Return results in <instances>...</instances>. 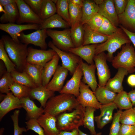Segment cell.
Instances as JSON below:
<instances>
[{"instance_id":"6da1fadb","label":"cell","mask_w":135,"mask_h":135,"mask_svg":"<svg viewBox=\"0 0 135 135\" xmlns=\"http://www.w3.org/2000/svg\"><path fill=\"white\" fill-rule=\"evenodd\" d=\"M80 104L74 95L60 94L49 99L44 108V113H48L56 117L62 113L72 111Z\"/></svg>"},{"instance_id":"7a4b0ae2","label":"cell","mask_w":135,"mask_h":135,"mask_svg":"<svg viewBox=\"0 0 135 135\" xmlns=\"http://www.w3.org/2000/svg\"><path fill=\"white\" fill-rule=\"evenodd\" d=\"M2 39L6 50L10 60L16 68L19 70H23L26 62L28 45L16 42L11 37L6 35L3 36Z\"/></svg>"},{"instance_id":"3957f363","label":"cell","mask_w":135,"mask_h":135,"mask_svg":"<svg viewBox=\"0 0 135 135\" xmlns=\"http://www.w3.org/2000/svg\"><path fill=\"white\" fill-rule=\"evenodd\" d=\"M131 42L123 30L120 27L118 28L116 32L110 36L106 41L98 44L96 49L95 55L107 51V60L112 62L114 58L113 53L124 45Z\"/></svg>"},{"instance_id":"277c9868","label":"cell","mask_w":135,"mask_h":135,"mask_svg":"<svg viewBox=\"0 0 135 135\" xmlns=\"http://www.w3.org/2000/svg\"><path fill=\"white\" fill-rule=\"evenodd\" d=\"M85 108L80 104L72 111L62 113L56 117L58 129L71 131L83 126Z\"/></svg>"},{"instance_id":"5b68a950","label":"cell","mask_w":135,"mask_h":135,"mask_svg":"<svg viewBox=\"0 0 135 135\" xmlns=\"http://www.w3.org/2000/svg\"><path fill=\"white\" fill-rule=\"evenodd\" d=\"M130 43H128L123 45L120 52L118 53L112 62V66L114 68H124L130 74L135 71L134 48Z\"/></svg>"},{"instance_id":"8992f818","label":"cell","mask_w":135,"mask_h":135,"mask_svg":"<svg viewBox=\"0 0 135 135\" xmlns=\"http://www.w3.org/2000/svg\"><path fill=\"white\" fill-rule=\"evenodd\" d=\"M46 32L54 44L61 50L68 52L70 49L75 47L71 38L70 29L61 31L48 29Z\"/></svg>"},{"instance_id":"52a82bcc","label":"cell","mask_w":135,"mask_h":135,"mask_svg":"<svg viewBox=\"0 0 135 135\" xmlns=\"http://www.w3.org/2000/svg\"><path fill=\"white\" fill-rule=\"evenodd\" d=\"M48 46L58 55L62 61V66L67 69L70 74L72 75L82 58L70 52L61 50L56 47L51 41L49 42Z\"/></svg>"},{"instance_id":"ba28073f","label":"cell","mask_w":135,"mask_h":135,"mask_svg":"<svg viewBox=\"0 0 135 135\" xmlns=\"http://www.w3.org/2000/svg\"><path fill=\"white\" fill-rule=\"evenodd\" d=\"M19 13V17L16 22L20 24L24 23L40 24L43 20L23 0H16Z\"/></svg>"},{"instance_id":"9c48e42d","label":"cell","mask_w":135,"mask_h":135,"mask_svg":"<svg viewBox=\"0 0 135 135\" xmlns=\"http://www.w3.org/2000/svg\"><path fill=\"white\" fill-rule=\"evenodd\" d=\"M107 58V54L104 52L95 55L94 57L93 60L97 70L98 86H105L110 78V72L106 62Z\"/></svg>"},{"instance_id":"30bf717a","label":"cell","mask_w":135,"mask_h":135,"mask_svg":"<svg viewBox=\"0 0 135 135\" xmlns=\"http://www.w3.org/2000/svg\"><path fill=\"white\" fill-rule=\"evenodd\" d=\"M26 62L30 64L43 66L51 60L56 52L52 49L48 50H39L31 47L28 48Z\"/></svg>"},{"instance_id":"8fae6325","label":"cell","mask_w":135,"mask_h":135,"mask_svg":"<svg viewBox=\"0 0 135 135\" xmlns=\"http://www.w3.org/2000/svg\"><path fill=\"white\" fill-rule=\"evenodd\" d=\"M118 16L119 25L135 33V0H128L125 10Z\"/></svg>"},{"instance_id":"7c38bea8","label":"cell","mask_w":135,"mask_h":135,"mask_svg":"<svg viewBox=\"0 0 135 135\" xmlns=\"http://www.w3.org/2000/svg\"><path fill=\"white\" fill-rule=\"evenodd\" d=\"M89 87L82 81L80 84V94L76 99L80 104L83 107L90 106L98 109L102 104L98 100L94 92Z\"/></svg>"},{"instance_id":"4fadbf2b","label":"cell","mask_w":135,"mask_h":135,"mask_svg":"<svg viewBox=\"0 0 135 135\" xmlns=\"http://www.w3.org/2000/svg\"><path fill=\"white\" fill-rule=\"evenodd\" d=\"M46 31V29H38L29 34L21 32L19 35L21 41L24 44H32L40 47L42 50H45L48 46L46 41L48 36Z\"/></svg>"},{"instance_id":"5bb4252c","label":"cell","mask_w":135,"mask_h":135,"mask_svg":"<svg viewBox=\"0 0 135 135\" xmlns=\"http://www.w3.org/2000/svg\"><path fill=\"white\" fill-rule=\"evenodd\" d=\"M40 24H16L14 23L0 24V29L8 33L15 42H20L18 38L20 33L22 31L28 30H38Z\"/></svg>"},{"instance_id":"9a60e30c","label":"cell","mask_w":135,"mask_h":135,"mask_svg":"<svg viewBox=\"0 0 135 135\" xmlns=\"http://www.w3.org/2000/svg\"><path fill=\"white\" fill-rule=\"evenodd\" d=\"M82 76V71L79 64L72 77L67 82L60 93L69 94L77 97L80 94V84Z\"/></svg>"},{"instance_id":"2e32d148","label":"cell","mask_w":135,"mask_h":135,"mask_svg":"<svg viewBox=\"0 0 135 135\" xmlns=\"http://www.w3.org/2000/svg\"><path fill=\"white\" fill-rule=\"evenodd\" d=\"M79 64L83 73L82 81L88 85L94 92L98 85L95 74L96 68L95 64H90L84 62L82 59L81 60Z\"/></svg>"},{"instance_id":"e0dca14e","label":"cell","mask_w":135,"mask_h":135,"mask_svg":"<svg viewBox=\"0 0 135 135\" xmlns=\"http://www.w3.org/2000/svg\"><path fill=\"white\" fill-rule=\"evenodd\" d=\"M117 108L114 102L102 104L99 108L100 113V115L94 118L97 128L102 129L112 120L114 110Z\"/></svg>"},{"instance_id":"ac0fdd59","label":"cell","mask_w":135,"mask_h":135,"mask_svg":"<svg viewBox=\"0 0 135 135\" xmlns=\"http://www.w3.org/2000/svg\"><path fill=\"white\" fill-rule=\"evenodd\" d=\"M99 7L98 13L118 28L119 25L118 15L115 10L113 0H103Z\"/></svg>"},{"instance_id":"d6986e66","label":"cell","mask_w":135,"mask_h":135,"mask_svg":"<svg viewBox=\"0 0 135 135\" xmlns=\"http://www.w3.org/2000/svg\"><path fill=\"white\" fill-rule=\"evenodd\" d=\"M68 72L67 69L62 66L58 65L53 77L46 88L50 90L60 93L64 86L63 84Z\"/></svg>"},{"instance_id":"ffe728a7","label":"cell","mask_w":135,"mask_h":135,"mask_svg":"<svg viewBox=\"0 0 135 135\" xmlns=\"http://www.w3.org/2000/svg\"><path fill=\"white\" fill-rule=\"evenodd\" d=\"M37 120L43 129L46 135H57L60 131L56 126V117L45 113Z\"/></svg>"},{"instance_id":"44dd1931","label":"cell","mask_w":135,"mask_h":135,"mask_svg":"<svg viewBox=\"0 0 135 135\" xmlns=\"http://www.w3.org/2000/svg\"><path fill=\"white\" fill-rule=\"evenodd\" d=\"M22 108L20 99L12 92L6 94L0 103V120L10 111Z\"/></svg>"},{"instance_id":"7402d4cb","label":"cell","mask_w":135,"mask_h":135,"mask_svg":"<svg viewBox=\"0 0 135 135\" xmlns=\"http://www.w3.org/2000/svg\"><path fill=\"white\" fill-rule=\"evenodd\" d=\"M98 44L82 46L71 48L68 52L73 53L85 60L90 64H94L93 58Z\"/></svg>"},{"instance_id":"603a6c76","label":"cell","mask_w":135,"mask_h":135,"mask_svg":"<svg viewBox=\"0 0 135 135\" xmlns=\"http://www.w3.org/2000/svg\"><path fill=\"white\" fill-rule=\"evenodd\" d=\"M83 26L84 34L82 46L102 44L106 41L110 36L102 34L92 30L86 24H84Z\"/></svg>"},{"instance_id":"cb8c5ba5","label":"cell","mask_w":135,"mask_h":135,"mask_svg":"<svg viewBox=\"0 0 135 135\" xmlns=\"http://www.w3.org/2000/svg\"><path fill=\"white\" fill-rule=\"evenodd\" d=\"M20 100L22 106L26 112V116L29 119H37L44 113V108L38 107L30 97L22 98Z\"/></svg>"},{"instance_id":"d4e9b609","label":"cell","mask_w":135,"mask_h":135,"mask_svg":"<svg viewBox=\"0 0 135 135\" xmlns=\"http://www.w3.org/2000/svg\"><path fill=\"white\" fill-rule=\"evenodd\" d=\"M118 69L115 76L108 80L105 87L111 91L118 93L123 90V80L125 76L128 73L127 70L124 68H120Z\"/></svg>"},{"instance_id":"484cf974","label":"cell","mask_w":135,"mask_h":135,"mask_svg":"<svg viewBox=\"0 0 135 135\" xmlns=\"http://www.w3.org/2000/svg\"><path fill=\"white\" fill-rule=\"evenodd\" d=\"M60 58L56 53L43 67L42 74V85L46 87L58 66Z\"/></svg>"},{"instance_id":"4316f807","label":"cell","mask_w":135,"mask_h":135,"mask_svg":"<svg viewBox=\"0 0 135 135\" xmlns=\"http://www.w3.org/2000/svg\"><path fill=\"white\" fill-rule=\"evenodd\" d=\"M54 92L42 85L31 88L30 97L38 100L44 108L49 99L54 96Z\"/></svg>"},{"instance_id":"83f0119b","label":"cell","mask_w":135,"mask_h":135,"mask_svg":"<svg viewBox=\"0 0 135 135\" xmlns=\"http://www.w3.org/2000/svg\"><path fill=\"white\" fill-rule=\"evenodd\" d=\"M70 27L68 23L58 14H55L43 21L40 24L39 29H50L53 28H68Z\"/></svg>"},{"instance_id":"f1b7e54d","label":"cell","mask_w":135,"mask_h":135,"mask_svg":"<svg viewBox=\"0 0 135 135\" xmlns=\"http://www.w3.org/2000/svg\"><path fill=\"white\" fill-rule=\"evenodd\" d=\"M43 66L26 62L23 71L26 72L36 87L42 85V74Z\"/></svg>"},{"instance_id":"f546056e","label":"cell","mask_w":135,"mask_h":135,"mask_svg":"<svg viewBox=\"0 0 135 135\" xmlns=\"http://www.w3.org/2000/svg\"><path fill=\"white\" fill-rule=\"evenodd\" d=\"M5 12L0 18L2 24L14 23L17 21L19 17L18 7L16 2L4 7Z\"/></svg>"},{"instance_id":"4dcf8cb0","label":"cell","mask_w":135,"mask_h":135,"mask_svg":"<svg viewBox=\"0 0 135 135\" xmlns=\"http://www.w3.org/2000/svg\"><path fill=\"white\" fill-rule=\"evenodd\" d=\"M82 8V22L84 24L98 12L99 6L94 0H83Z\"/></svg>"},{"instance_id":"1f68e13d","label":"cell","mask_w":135,"mask_h":135,"mask_svg":"<svg viewBox=\"0 0 135 135\" xmlns=\"http://www.w3.org/2000/svg\"><path fill=\"white\" fill-rule=\"evenodd\" d=\"M94 93L98 100L102 104L113 102L117 95L105 86H98Z\"/></svg>"},{"instance_id":"d6a6232c","label":"cell","mask_w":135,"mask_h":135,"mask_svg":"<svg viewBox=\"0 0 135 135\" xmlns=\"http://www.w3.org/2000/svg\"><path fill=\"white\" fill-rule=\"evenodd\" d=\"M69 21V24L70 29H73L82 22V8L76 6L68 0Z\"/></svg>"},{"instance_id":"836d02e7","label":"cell","mask_w":135,"mask_h":135,"mask_svg":"<svg viewBox=\"0 0 135 135\" xmlns=\"http://www.w3.org/2000/svg\"><path fill=\"white\" fill-rule=\"evenodd\" d=\"M96 110L93 107L87 106L85 108L84 112L83 126L85 128L89 130L92 135H95L97 134L94 121V113Z\"/></svg>"},{"instance_id":"e575fe53","label":"cell","mask_w":135,"mask_h":135,"mask_svg":"<svg viewBox=\"0 0 135 135\" xmlns=\"http://www.w3.org/2000/svg\"><path fill=\"white\" fill-rule=\"evenodd\" d=\"M14 82L31 88L36 87L27 73L24 71L20 72L16 70L10 72Z\"/></svg>"},{"instance_id":"d590c367","label":"cell","mask_w":135,"mask_h":135,"mask_svg":"<svg viewBox=\"0 0 135 135\" xmlns=\"http://www.w3.org/2000/svg\"><path fill=\"white\" fill-rule=\"evenodd\" d=\"M56 12V4L52 0H43L39 16L43 21Z\"/></svg>"},{"instance_id":"8d00e7d4","label":"cell","mask_w":135,"mask_h":135,"mask_svg":"<svg viewBox=\"0 0 135 135\" xmlns=\"http://www.w3.org/2000/svg\"><path fill=\"white\" fill-rule=\"evenodd\" d=\"M120 110H127L133 107L127 93L124 90L117 94L113 102Z\"/></svg>"},{"instance_id":"74e56055","label":"cell","mask_w":135,"mask_h":135,"mask_svg":"<svg viewBox=\"0 0 135 135\" xmlns=\"http://www.w3.org/2000/svg\"><path fill=\"white\" fill-rule=\"evenodd\" d=\"M84 24L81 22L73 29H70V36L75 47L82 45L84 34Z\"/></svg>"},{"instance_id":"f35d334b","label":"cell","mask_w":135,"mask_h":135,"mask_svg":"<svg viewBox=\"0 0 135 135\" xmlns=\"http://www.w3.org/2000/svg\"><path fill=\"white\" fill-rule=\"evenodd\" d=\"M31 88L26 86L14 82L10 86V91L15 96L20 99L30 97Z\"/></svg>"},{"instance_id":"ab89813d","label":"cell","mask_w":135,"mask_h":135,"mask_svg":"<svg viewBox=\"0 0 135 135\" xmlns=\"http://www.w3.org/2000/svg\"><path fill=\"white\" fill-rule=\"evenodd\" d=\"M0 59L3 62L8 72L10 73L16 70V67L8 56L2 38L0 40Z\"/></svg>"},{"instance_id":"60d3db41","label":"cell","mask_w":135,"mask_h":135,"mask_svg":"<svg viewBox=\"0 0 135 135\" xmlns=\"http://www.w3.org/2000/svg\"><path fill=\"white\" fill-rule=\"evenodd\" d=\"M56 5L57 14L69 24V14L68 0H58Z\"/></svg>"},{"instance_id":"b9f144b4","label":"cell","mask_w":135,"mask_h":135,"mask_svg":"<svg viewBox=\"0 0 135 135\" xmlns=\"http://www.w3.org/2000/svg\"><path fill=\"white\" fill-rule=\"evenodd\" d=\"M120 121L122 124L135 126V108L132 107L122 111Z\"/></svg>"},{"instance_id":"7bdbcfd3","label":"cell","mask_w":135,"mask_h":135,"mask_svg":"<svg viewBox=\"0 0 135 135\" xmlns=\"http://www.w3.org/2000/svg\"><path fill=\"white\" fill-rule=\"evenodd\" d=\"M14 82L10 73L6 71L2 75L0 80V92L6 94L10 93V86Z\"/></svg>"},{"instance_id":"ee69618b","label":"cell","mask_w":135,"mask_h":135,"mask_svg":"<svg viewBox=\"0 0 135 135\" xmlns=\"http://www.w3.org/2000/svg\"><path fill=\"white\" fill-rule=\"evenodd\" d=\"M118 28L108 19L103 17L102 24L97 32L105 35L111 36L116 32Z\"/></svg>"},{"instance_id":"f6af8a7d","label":"cell","mask_w":135,"mask_h":135,"mask_svg":"<svg viewBox=\"0 0 135 135\" xmlns=\"http://www.w3.org/2000/svg\"><path fill=\"white\" fill-rule=\"evenodd\" d=\"M122 111L118 110L114 113L112 120L109 135H118L121 126L120 118Z\"/></svg>"},{"instance_id":"bcb514c9","label":"cell","mask_w":135,"mask_h":135,"mask_svg":"<svg viewBox=\"0 0 135 135\" xmlns=\"http://www.w3.org/2000/svg\"><path fill=\"white\" fill-rule=\"evenodd\" d=\"M19 110H15L13 114L11 116V118L13 123L14 128V135H22L24 132H26L27 130L24 127L19 126L18 124V116L20 113Z\"/></svg>"},{"instance_id":"7dc6e473","label":"cell","mask_w":135,"mask_h":135,"mask_svg":"<svg viewBox=\"0 0 135 135\" xmlns=\"http://www.w3.org/2000/svg\"><path fill=\"white\" fill-rule=\"evenodd\" d=\"M103 22V16L98 13L88 21L86 24L91 29L97 31L101 26Z\"/></svg>"},{"instance_id":"c3c4849f","label":"cell","mask_w":135,"mask_h":135,"mask_svg":"<svg viewBox=\"0 0 135 135\" xmlns=\"http://www.w3.org/2000/svg\"><path fill=\"white\" fill-rule=\"evenodd\" d=\"M25 123L27 131L30 130L34 132L38 135H46L43 129L40 125L37 119H29Z\"/></svg>"},{"instance_id":"681fc988","label":"cell","mask_w":135,"mask_h":135,"mask_svg":"<svg viewBox=\"0 0 135 135\" xmlns=\"http://www.w3.org/2000/svg\"><path fill=\"white\" fill-rule=\"evenodd\" d=\"M25 2L39 16L43 0H25Z\"/></svg>"},{"instance_id":"f907efd6","label":"cell","mask_w":135,"mask_h":135,"mask_svg":"<svg viewBox=\"0 0 135 135\" xmlns=\"http://www.w3.org/2000/svg\"><path fill=\"white\" fill-rule=\"evenodd\" d=\"M118 135H135V126L121 124Z\"/></svg>"},{"instance_id":"816d5d0a","label":"cell","mask_w":135,"mask_h":135,"mask_svg":"<svg viewBox=\"0 0 135 135\" xmlns=\"http://www.w3.org/2000/svg\"><path fill=\"white\" fill-rule=\"evenodd\" d=\"M128 0H113L116 12L118 15L122 13L125 10Z\"/></svg>"},{"instance_id":"f5cc1de1","label":"cell","mask_w":135,"mask_h":135,"mask_svg":"<svg viewBox=\"0 0 135 135\" xmlns=\"http://www.w3.org/2000/svg\"><path fill=\"white\" fill-rule=\"evenodd\" d=\"M119 26L127 35L135 48V33L128 30L120 25Z\"/></svg>"},{"instance_id":"db71d44e","label":"cell","mask_w":135,"mask_h":135,"mask_svg":"<svg viewBox=\"0 0 135 135\" xmlns=\"http://www.w3.org/2000/svg\"><path fill=\"white\" fill-rule=\"evenodd\" d=\"M78 129L74 130L71 131H60L57 135H79Z\"/></svg>"},{"instance_id":"11a10c76","label":"cell","mask_w":135,"mask_h":135,"mask_svg":"<svg viewBox=\"0 0 135 135\" xmlns=\"http://www.w3.org/2000/svg\"><path fill=\"white\" fill-rule=\"evenodd\" d=\"M127 94L133 106H134L135 108V88Z\"/></svg>"},{"instance_id":"9f6ffc18","label":"cell","mask_w":135,"mask_h":135,"mask_svg":"<svg viewBox=\"0 0 135 135\" xmlns=\"http://www.w3.org/2000/svg\"><path fill=\"white\" fill-rule=\"evenodd\" d=\"M128 84L132 87H135V74L130 75L127 79Z\"/></svg>"},{"instance_id":"6f0895ef","label":"cell","mask_w":135,"mask_h":135,"mask_svg":"<svg viewBox=\"0 0 135 135\" xmlns=\"http://www.w3.org/2000/svg\"><path fill=\"white\" fill-rule=\"evenodd\" d=\"M16 2V0H0V5L4 7L11 4Z\"/></svg>"},{"instance_id":"680465c9","label":"cell","mask_w":135,"mask_h":135,"mask_svg":"<svg viewBox=\"0 0 135 135\" xmlns=\"http://www.w3.org/2000/svg\"><path fill=\"white\" fill-rule=\"evenodd\" d=\"M73 4L78 7L82 8L83 5V0H70Z\"/></svg>"},{"instance_id":"91938a15","label":"cell","mask_w":135,"mask_h":135,"mask_svg":"<svg viewBox=\"0 0 135 135\" xmlns=\"http://www.w3.org/2000/svg\"><path fill=\"white\" fill-rule=\"evenodd\" d=\"M79 135H89L81 131L79 128L78 129ZM102 133L101 132H99L97 133L95 135H102Z\"/></svg>"},{"instance_id":"94428289","label":"cell","mask_w":135,"mask_h":135,"mask_svg":"<svg viewBox=\"0 0 135 135\" xmlns=\"http://www.w3.org/2000/svg\"><path fill=\"white\" fill-rule=\"evenodd\" d=\"M103 0H94L96 4L98 6L102 2Z\"/></svg>"},{"instance_id":"6125c7cd","label":"cell","mask_w":135,"mask_h":135,"mask_svg":"<svg viewBox=\"0 0 135 135\" xmlns=\"http://www.w3.org/2000/svg\"><path fill=\"white\" fill-rule=\"evenodd\" d=\"M4 130V128H1L0 130V135H3V133Z\"/></svg>"},{"instance_id":"be15d7a7","label":"cell","mask_w":135,"mask_h":135,"mask_svg":"<svg viewBox=\"0 0 135 135\" xmlns=\"http://www.w3.org/2000/svg\"><path fill=\"white\" fill-rule=\"evenodd\" d=\"M0 12H3L4 13L5 12L4 9L3 8L2 6L0 5Z\"/></svg>"}]
</instances>
